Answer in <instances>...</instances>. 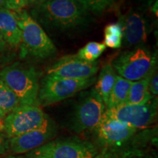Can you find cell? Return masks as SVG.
<instances>
[{"instance_id": "1", "label": "cell", "mask_w": 158, "mask_h": 158, "mask_svg": "<svg viewBox=\"0 0 158 158\" xmlns=\"http://www.w3.org/2000/svg\"><path fill=\"white\" fill-rule=\"evenodd\" d=\"M89 13L78 0H48L34 6L32 18L48 29L66 31L86 24Z\"/></svg>"}, {"instance_id": "3", "label": "cell", "mask_w": 158, "mask_h": 158, "mask_svg": "<svg viewBox=\"0 0 158 158\" xmlns=\"http://www.w3.org/2000/svg\"><path fill=\"white\" fill-rule=\"evenodd\" d=\"M17 15L23 55L29 54L38 59L54 56L56 48L42 27L27 11L17 13Z\"/></svg>"}, {"instance_id": "16", "label": "cell", "mask_w": 158, "mask_h": 158, "mask_svg": "<svg viewBox=\"0 0 158 158\" xmlns=\"http://www.w3.org/2000/svg\"><path fill=\"white\" fill-rule=\"evenodd\" d=\"M117 75L112 66L111 63L108 62L102 67L97 79L96 86L94 89L99 95L101 97L106 106H107L108 98L113 88Z\"/></svg>"}, {"instance_id": "11", "label": "cell", "mask_w": 158, "mask_h": 158, "mask_svg": "<svg viewBox=\"0 0 158 158\" xmlns=\"http://www.w3.org/2000/svg\"><path fill=\"white\" fill-rule=\"evenodd\" d=\"M98 147H118L131 141L138 130L103 114L101 121L94 129Z\"/></svg>"}, {"instance_id": "5", "label": "cell", "mask_w": 158, "mask_h": 158, "mask_svg": "<svg viewBox=\"0 0 158 158\" xmlns=\"http://www.w3.org/2000/svg\"><path fill=\"white\" fill-rule=\"evenodd\" d=\"M111 64L118 76L130 81H136L147 78L157 68V61L147 48L138 46L124 51Z\"/></svg>"}, {"instance_id": "10", "label": "cell", "mask_w": 158, "mask_h": 158, "mask_svg": "<svg viewBox=\"0 0 158 158\" xmlns=\"http://www.w3.org/2000/svg\"><path fill=\"white\" fill-rule=\"evenodd\" d=\"M56 123L47 116L42 126L21 135L7 139L8 151L13 155H21L48 143L56 137Z\"/></svg>"}, {"instance_id": "22", "label": "cell", "mask_w": 158, "mask_h": 158, "mask_svg": "<svg viewBox=\"0 0 158 158\" xmlns=\"http://www.w3.org/2000/svg\"><path fill=\"white\" fill-rule=\"evenodd\" d=\"M104 45L111 48H118L122 45V35L105 33Z\"/></svg>"}, {"instance_id": "8", "label": "cell", "mask_w": 158, "mask_h": 158, "mask_svg": "<svg viewBox=\"0 0 158 158\" xmlns=\"http://www.w3.org/2000/svg\"><path fill=\"white\" fill-rule=\"evenodd\" d=\"M106 106L93 89L81 100L73 116L71 129L77 133L94 130L101 121Z\"/></svg>"}, {"instance_id": "13", "label": "cell", "mask_w": 158, "mask_h": 158, "mask_svg": "<svg viewBox=\"0 0 158 158\" xmlns=\"http://www.w3.org/2000/svg\"><path fill=\"white\" fill-rule=\"evenodd\" d=\"M122 27V41L127 47H138L147 40L149 25L147 19L140 13L130 10L125 15H120L119 21Z\"/></svg>"}, {"instance_id": "21", "label": "cell", "mask_w": 158, "mask_h": 158, "mask_svg": "<svg viewBox=\"0 0 158 158\" xmlns=\"http://www.w3.org/2000/svg\"><path fill=\"white\" fill-rule=\"evenodd\" d=\"M88 13L100 15L114 7L115 0H78Z\"/></svg>"}, {"instance_id": "20", "label": "cell", "mask_w": 158, "mask_h": 158, "mask_svg": "<svg viewBox=\"0 0 158 158\" xmlns=\"http://www.w3.org/2000/svg\"><path fill=\"white\" fill-rule=\"evenodd\" d=\"M106 48L104 43L89 42L78 51L76 56L87 62H94L104 52Z\"/></svg>"}, {"instance_id": "14", "label": "cell", "mask_w": 158, "mask_h": 158, "mask_svg": "<svg viewBox=\"0 0 158 158\" xmlns=\"http://www.w3.org/2000/svg\"><path fill=\"white\" fill-rule=\"evenodd\" d=\"M0 32L5 42L12 46L21 43V31L18 23L15 11L7 8L0 9Z\"/></svg>"}, {"instance_id": "7", "label": "cell", "mask_w": 158, "mask_h": 158, "mask_svg": "<svg viewBox=\"0 0 158 158\" xmlns=\"http://www.w3.org/2000/svg\"><path fill=\"white\" fill-rule=\"evenodd\" d=\"M105 114L138 130L144 129L154 123L157 118V98H153L143 105L122 104L117 107L106 109Z\"/></svg>"}, {"instance_id": "18", "label": "cell", "mask_w": 158, "mask_h": 158, "mask_svg": "<svg viewBox=\"0 0 158 158\" xmlns=\"http://www.w3.org/2000/svg\"><path fill=\"white\" fill-rule=\"evenodd\" d=\"M132 81L116 76L115 83L108 98L106 109H110L124 104L127 100Z\"/></svg>"}, {"instance_id": "15", "label": "cell", "mask_w": 158, "mask_h": 158, "mask_svg": "<svg viewBox=\"0 0 158 158\" xmlns=\"http://www.w3.org/2000/svg\"><path fill=\"white\" fill-rule=\"evenodd\" d=\"M118 147H104L94 158H133L144 154L143 139H135Z\"/></svg>"}, {"instance_id": "24", "label": "cell", "mask_w": 158, "mask_h": 158, "mask_svg": "<svg viewBox=\"0 0 158 158\" xmlns=\"http://www.w3.org/2000/svg\"><path fill=\"white\" fill-rule=\"evenodd\" d=\"M29 5V0H7L6 8L13 11H20Z\"/></svg>"}, {"instance_id": "12", "label": "cell", "mask_w": 158, "mask_h": 158, "mask_svg": "<svg viewBox=\"0 0 158 158\" xmlns=\"http://www.w3.org/2000/svg\"><path fill=\"white\" fill-rule=\"evenodd\" d=\"M99 70L98 62H87L76 55L60 58L47 69V76L83 80L94 77Z\"/></svg>"}, {"instance_id": "19", "label": "cell", "mask_w": 158, "mask_h": 158, "mask_svg": "<svg viewBox=\"0 0 158 158\" xmlns=\"http://www.w3.org/2000/svg\"><path fill=\"white\" fill-rule=\"evenodd\" d=\"M20 105L16 95L0 79V110L7 115Z\"/></svg>"}, {"instance_id": "29", "label": "cell", "mask_w": 158, "mask_h": 158, "mask_svg": "<svg viewBox=\"0 0 158 158\" xmlns=\"http://www.w3.org/2000/svg\"><path fill=\"white\" fill-rule=\"evenodd\" d=\"M133 158H155V157H153V156H152L151 155H149V154L144 153V154H142V155H137L135 156V157H133Z\"/></svg>"}, {"instance_id": "27", "label": "cell", "mask_w": 158, "mask_h": 158, "mask_svg": "<svg viewBox=\"0 0 158 158\" xmlns=\"http://www.w3.org/2000/svg\"><path fill=\"white\" fill-rule=\"evenodd\" d=\"M6 43H7L5 42V40L3 38L1 32H0V55L2 54L4 50H5Z\"/></svg>"}, {"instance_id": "9", "label": "cell", "mask_w": 158, "mask_h": 158, "mask_svg": "<svg viewBox=\"0 0 158 158\" xmlns=\"http://www.w3.org/2000/svg\"><path fill=\"white\" fill-rule=\"evenodd\" d=\"M46 118L47 115L39 106L20 105L6 116L5 136L8 139L38 128Z\"/></svg>"}, {"instance_id": "30", "label": "cell", "mask_w": 158, "mask_h": 158, "mask_svg": "<svg viewBox=\"0 0 158 158\" xmlns=\"http://www.w3.org/2000/svg\"><path fill=\"white\" fill-rule=\"evenodd\" d=\"M2 158H29L24 155H8L5 156V157H3Z\"/></svg>"}, {"instance_id": "28", "label": "cell", "mask_w": 158, "mask_h": 158, "mask_svg": "<svg viewBox=\"0 0 158 158\" xmlns=\"http://www.w3.org/2000/svg\"><path fill=\"white\" fill-rule=\"evenodd\" d=\"M48 1V0H29V5L36 6L40 4L45 2Z\"/></svg>"}, {"instance_id": "23", "label": "cell", "mask_w": 158, "mask_h": 158, "mask_svg": "<svg viewBox=\"0 0 158 158\" xmlns=\"http://www.w3.org/2000/svg\"><path fill=\"white\" fill-rule=\"evenodd\" d=\"M149 90L154 98L157 96L158 94V75L157 68L151 73L149 80Z\"/></svg>"}, {"instance_id": "31", "label": "cell", "mask_w": 158, "mask_h": 158, "mask_svg": "<svg viewBox=\"0 0 158 158\" xmlns=\"http://www.w3.org/2000/svg\"><path fill=\"white\" fill-rule=\"evenodd\" d=\"M152 11L156 15H157V0H156V2L154 3L152 6Z\"/></svg>"}, {"instance_id": "6", "label": "cell", "mask_w": 158, "mask_h": 158, "mask_svg": "<svg viewBox=\"0 0 158 158\" xmlns=\"http://www.w3.org/2000/svg\"><path fill=\"white\" fill-rule=\"evenodd\" d=\"M96 80L95 76L83 80H75L46 76L42 80L39 89L40 106H47L62 101L89 87L96 82Z\"/></svg>"}, {"instance_id": "25", "label": "cell", "mask_w": 158, "mask_h": 158, "mask_svg": "<svg viewBox=\"0 0 158 158\" xmlns=\"http://www.w3.org/2000/svg\"><path fill=\"white\" fill-rule=\"evenodd\" d=\"M8 152L7 138L0 134V155H4Z\"/></svg>"}, {"instance_id": "17", "label": "cell", "mask_w": 158, "mask_h": 158, "mask_svg": "<svg viewBox=\"0 0 158 158\" xmlns=\"http://www.w3.org/2000/svg\"><path fill=\"white\" fill-rule=\"evenodd\" d=\"M150 74L147 78L141 79V80L132 81L125 103L131 105H143L147 103L154 98L149 90Z\"/></svg>"}, {"instance_id": "2", "label": "cell", "mask_w": 158, "mask_h": 158, "mask_svg": "<svg viewBox=\"0 0 158 158\" xmlns=\"http://www.w3.org/2000/svg\"><path fill=\"white\" fill-rule=\"evenodd\" d=\"M100 150L92 142L69 137L51 140L24 155L29 158H94Z\"/></svg>"}, {"instance_id": "26", "label": "cell", "mask_w": 158, "mask_h": 158, "mask_svg": "<svg viewBox=\"0 0 158 158\" xmlns=\"http://www.w3.org/2000/svg\"><path fill=\"white\" fill-rule=\"evenodd\" d=\"M6 116H7V114L2 110H0V133H2L5 130Z\"/></svg>"}, {"instance_id": "32", "label": "cell", "mask_w": 158, "mask_h": 158, "mask_svg": "<svg viewBox=\"0 0 158 158\" xmlns=\"http://www.w3.org/2000/svg\"><path fill=\"white\" fill-rule=\"evenodd\" d=\"M7 0H0V9L6 8Z\"/></svg>"}, {"instance_id": "4", "label": "cell", "mask_w": 158, "mask_h": 158, "mask_svg": "<svg viewBox=\"0 0 158 158\" xmlns=\"http://www.w3.org/2000/svg\"><path fill=\"white\" fill-rule=\"evenodd\" d=\"M0 79L13 91L21 105L40 106V86L34 68L15 64L0 72Z\"/></svg>"}]
</instances>
